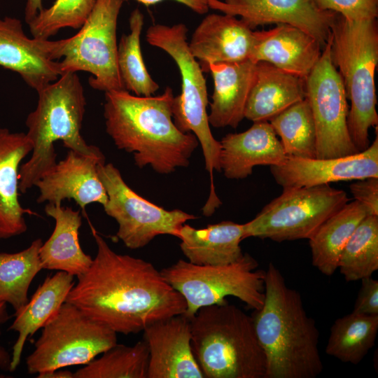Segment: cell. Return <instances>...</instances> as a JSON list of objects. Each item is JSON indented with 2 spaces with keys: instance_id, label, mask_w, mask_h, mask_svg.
I'll list each match as a JSON object with an SVG mask.
<instances>
[{
  "instance_id": "25",
  "label": "cell",
  "mask_w": 378,
  "mask_h": 378,
  "mask_svg": "<svg viewBox=\"0 0 378 378\" xmlns=\"http://www.w3.org/2000/svg\"><path fill=\"white\" fill-rule=\"evenodd\" d=\"M306 98V78L282 71L265 62L256 65L244 118L253 122L269 121Z\"/></svg>"
},
{
  "instance_id": "19",
  "label": "cell",
  "mask_w": 378,
  "mask_h": 378,
  "mask_svg": "<svg viewBox=\"0 0 378 378\" xmlns=\"http://www.w3.org/2000/svg\"><path fill=\"white\" fill-rule=\"evenodd\" d=\"M255 31L228 14L207 15L192 34L188 48L203 72L216 63L241 62L251 57Z\"/></svg>"
},
{
  "instance_id": "41",
  "label": "cell",
  "mask_w": 378,
  "mask_h": 378,
  "mask_svg": "<svg viewBox=\"0 0 378 378\" xmlns=\"http://www.w3.org/2000/svg\"><path fill=\"white\" fill-rule=\"evenodd\" d=\"M43 8L42 0H27L24 8L26 22L29 23Z\"/></svg>"
},
{
  "instance_id": "10",
  "label": "cell",
  "mask_w": 378,
  "mask_h": 378,
  "mask_svg": "<svg viewBox=\"0 0 378 378\" xmlns=\"http://www.w3.org/2000/svg\"><path fill=\"white\" fill-rule=\"evenodd\" d=\"M26 358L27 372L85 365L117 344V333L65 302L41 328Z\"/></svg>"
},
{
  "instance_id": "4",
  "label": "cell",
  "mask_w": 378,
  "mask_h": 378,
  "mask_svg": "<svg viewBox=\"0 0 378 378\" xmlns=\"http://www.w3.org/2000/svg\"><path fill=\"white\" fill-rule=\"evenodd\" d=\"M36 108L26 119L31 157L20 167L19 190L25 193L57 163L55 143L79 154L103 156L101 150L88 145L81 135L86 100L79 77L66 72L37 92Z\"/></svg>"
},
{
  "instance_id": "28",
  "label": "cell",
  "mask_w": 378,
  "mask_h": 378,
  "mask_svg": "<svg viewBox=\"0 0 378 378\" xmlns=\"http://www.w3.org/2000/svg\"><path fill=\"white\" fill-rule=\"evenodd\" d=\"M368 215L366 209L358 202H348L326 219L308 239L312 263L323 274L332 276L337 270L345 244Z\"/></svg>"
},
{
  "instance_id": "15",
  "label": "cell",
  "mask_w": 378,
  "mask_h": 378,
  "mask_svg": "<svg viewBox=\"0 0 378 378\" xmlns=\"http://www.w3.org/2000/svg\"><path fill=\"white\" fill-rule=\"evenodd\" d=\"M270 169L283 189L378 178V127L373 142L354 155L331 158L287 157L282 164Z\"/></svg>"
},
{
  "instance_id": "20",
  "label": "cell",
  "mask_w": 378,
  "mask_h": 378,
  "mask_svg": "<svg viewBox=\"0 0 378 378\" xmlns=\"http://www.w3.org/2000/svg\"><path fill=\"white\" fill-rule=\"evenodd\" d=\"M220 172L228 179H244L255 167L282 164L287 156L268 121L253 122L247 130L230 133L220 141Z\"/></svg>"
},
{
  "instance_id": "7",
  "label": "cell",
  "mask_w": 378,
  "mask_h": 378,
  "mask_svg": "<svg viewBox=\"0 0 378 378\" xmlns=\"http://www.w3.org/2000/svg\"><path fill=\"white\" fill-rule=\"evenodd\" d=\"M188 29L183 23L150 26L146 38L148 44L162 49L175 62L181 78V93L174 97L173 120L178 129L195 135L204 155L205 169L211 179L210 197L216 196L214 171L220 172V143L213 136L206 111L207 87L203 71L190 52L187 41Z\"/></svg>"
},
{
  "instance_id": "8",
  "label": "cell",
  "mask_w": 378,
  "mask_h": 378,
  "mask_svg": "<svg viewBox=\"0 0 378 378\" xmlns=\"http://www.w3.org/2000/svg\"><path fill=\"white\" fill-rule=\"evenodd\" d=\"M248 253L227 265H200L182 259L160 270L164 279L185 299L190 320L202 307L223 304L234 297L253 310L265 300V271Z\"/></svg>"
},
{
  "instance_id": "21",
  "label": "cell",
  "mask_w": 378,
  "mask_h": 378,
  "mask_svg": "<svg viewBox=\"0 0 378 378\" xmlns=\"http://www.w3.org/2000/svg\"><path fill=\"white\" fill-rule=\"evenodd\" d=\"M323 47L313 36L287 24H278L269 30L255 31L253 62H267L286 72L302 78L312 71Z\"/></svg>"
},
{
  "instance_id": "3",
  "label": "cell",
  "mask_w": 378,
  "mask_h": 378,
  "mask_svg": "<svg viewBox=\"0 0 378 378\" xmlns=\"http://www.w3.org/2000/svg\"><path fill=\"white\" fill-rule=\"evenodd\" d=\"M252 318L266 358V378H316L322 372L316 322L272 262L265 271L263 304Z\"/></svg>"
},
{
  "instance_id": "12",
  "label": "cell",
  "mask_w": 378,
  "mask_h": 378,
  "mask_svg": "<svg viewBox=\"0 0 378 378\" xmlns=\"http://www.w3.org/2000/svg\"><path fill=\"white\" fill-rule=\"evenodd\" d=\"M97 172L108 196L104 210L115 220L116 236L130 249L143 248L161 234L178 238L183 225L197 218L180 209L166 210L142 197L112 163L99 164Z\"/></svg>"
},
{
  "instance_id": "33",
  "label": "cell",
  "mask_w": 378,
  "mask_h": 378,
  "mask_svg": "<svg viewBox=\"0 0 378 378\" xmlns=\"http://www.w3.org/2000/svg\"><path fill=\"white\" fill-rule=\"evenodd\" d=\"M149 351L143 340L132 346L118 344L74 373V378H148Z\"/></svg>"
},
{
  "instance_id": "17",
  "label": "cell",
  "mask_w": 378,
  "mask_h": 378,
  "mask_svg": "<svg viewBox=\"0 0 378 378\" xmlns=\"http://www.w3.org/2000/svg\"><path fill=\"white\" fill-rule=\"evenodd\" d=\"M102 162H105L104 155L88 156L69 150L65 158L36 183L39 190L36 202L57 204L72 199L83 212L91 203L105 205L108 196L97 172Z\"/></svg>"
},
{
  "instance_id": "1",
  "label": "cell",
  "mask_w": 378,
  "mask_h": 378,
  "mask_svg": "<svg viewBox=\"0 0 378 378\" xmlns=\"http://www.w3.org/2000/svg\"><path fill=\"white\" fill-rule=\"evenodd\" d=\"M92 234L96 255L90 267L77 276L66 302L124 335L185 314V299L151 262L117 253L93 228Z\"/></svg>"
},
{
  "instance_id": "2",
  "label": "cell",
  "mask_w": 378,
  "mask_h": 378,
  "mask_svg": "<svg viewBox=\"0 0 378 378\" xmlns=\"http://www.w3.org/2000/svg\"><path fill=\"white\" fill-rule=\"evenodd\" d=\"M174 97L169 87L157 96H138L126 90L105 92L106 133L118 149L133 153L139 168L150 166L169 174L190 164L199 141L174 124Z\"/></svg>"
},
{
  "instance_id": "39",
  "label": "cell",
  "mask_w": 378,
  "mask_h": 378,
  "mask_svg": "<svg viewBox=\"0 0 378 378\" xmlns=\"http://www.w3.org/2000/svg\"><path fill=\"white\" fill-rule=\"evenodd\" d=\"M9 318L7 312V304L0 302V370L4 371H10V365L11 361V354L1 344V326Z\"/></svg>"
},
{
  "instance_id": "30",
  "label": "cell",
  "mask_w": 378,
  "mask_h": 378,
  "mask_svg": "<svg viewBox=\"0 0 378 378\" xmlns=\"http://www.w3.org/2000/svg\"><path fill=\"white\" fill-rule=\"evenodd\" d=\"M42 244L38 238L20 251L0 252V302L9 304L15 312L28 302L30 285L43 270L39 257Z\"/></svg>"
},
{
  "instance_id": "11",
  "label": "cell",
  "mask_w": 378,
  "mask_h": 378,
  "mask_svg": "<svg viewBox=\"0 0 378 378\" xmlns=\"http://www.w3.org/2000/svg\"><path fill=\"white\" fill-rule=\"evenodd\" d=\"M348 202L344 190L330 184L283 189L254 218L244 223V239L258 237L277 242L309 239Z\"/></svg>"
},
{
  "instance_id": "36",
  "label": "cell",
  "mask_w": 378,
  "mask_h": 378,
  "mask_svg": "<svg viewBox=\"0 0 378 378\" xmlns=\"http://www.w3.org/2000/svg\"><path fill=\"white\" fill-rule=\"evenodd\" d=\"M317 6L341 15L349 20L377 18L378 0H314Z\"/></svg>"
},
{
  "instance_id": "24",
  "label": "cell",
  "mask_w": 378,
  "mask_h": 378,
  "mask_svg": "<svg viewBox=\"0 0 378 378\" xmlns=\"http://www.w3.org/2000/svg\"><path fill=\"white\" fill-rule=\"evenodd\" d=\"M45 212L55 220V227L39 250L42 269L80 276L90 267L93 259L83 251L80 244L78 234L82 225L80 211L62 207L61 203H48Z\"/></svg>"
},
{
  "instance_id": "27",
  "label": "cell",
  "mask_w": 378,
  "mask_h": 378,
  "mask_svg": "<svg viewBox=\"0 0 378 378\" xmlns=\"http://www.w3.org/2000/svg\"><path fill=\"white\" fill-rule=\"evenodd\" d=\"M244 224L222 221L196 229L183 224L179 232L180 248L191 263L220 265L242 258L240 244L244 239Z\"/></svg>"
},
{
  "instance_id": "23",
  "label": "cell",
  "mask_w": 378,
  "mask_h": 378,
  "mask_svg": "<svg viewBox=\"0 0 378 378\" xmlns=\"http://www.w3.org/2000/svg\"><path fill=\"white\" fill-rule=\"evenodd\" d=\"M257 63L250 59L209 66L214 80V92L208 114L215 128H237L244 118V111L253 83Z\"/></svg>"
},
{
  "instance_id": "16",
  "label": "cell",
  "mask_w": 378,
  "mask_h": 378,
  "mask_svg": "<svg viewBox=\"0 0 378 378\" xmlns=\"http://www.w3.org/2000/svg\"><path fill=\"white\" fill-rule=\"evenodd\" d=\"M149 351L148 378H204L191 344L184 314L155 322L144 330Z\"/></svg>"
},
{
  "instance_id": "31",
  "label": "cell",
  "mask_w": 378,
  "mask_h": 378,
  "mask_svg": "<svg viewBox=\"0 0 378 378\" xmlns=\"http://www.w3.org/2000/svg\"><path fill=\"white\" fill-rule=\"evenodd\" d=\"M130 32L123 34L118 44L117 62L125 90L138 96L153 95L159 85L152 78L146 66L140 45L144 24L142 13L134 9L129 19Z\"/></svg>"
},
{
  "instance_id": "29",
  "label": "cell",
  "mask_w": 378,
  "mask_h": 378,
  "mask_svg": "<svg viewBox=\"0 0 378 378\" xmlns=\"http://www.w3.org/2000/svg\"><path fill=\"white\" fill-rule=\"evenodd\" d=\"M378 315L352 312L332 325L326 352L343 363H360L374 346Z\"/></svg>"
},
{
  "instance_id": "22",
  "label": "cell",
  "mask_w": 378,
  "mask_h": 378,
  "mask_svg": "<svg viewBox=\"0 0 378 378\" xmlns=\"http://www.w3.org/2000/svg\"><path fill=\"white\" fill-rule=\"evenodd\" d=\"M32 148L25 133L0 128V239L24 233L27 230L24 215H36L19 201L20 163Z\"/></svg>"
},
{
  "instance_id": "5",
  "label": "cell",
  "mask_w": 378,
  "mask_h": 378,
  "mask_svg": "<svg viewBox=\"0 0 378 378\" xmlns=\"http://www.w3.org/2000/svg\"><path fill=\"white\" fill-rule=\"evenodd\" d=\"M191 344L206 378H266L267 361L252 316L227 301L190 320Z\"/></svg>"
},
{
  "instance_id": "13",
  "label": "cell",
  "mask_w": 378,
  "mask_h": 378,
  "mask_svg": "<svg viewBox=\"0 0 378 378\" xmlns=\"http://www.w3.org/2000/svg\"><path fill=\"white\" fill-rule=\"evenodd\" d=\"M330 36L306 78V99L314 120L316 158H331L359 153L347 126L349 106L342 78L332 63Z\"/></svg>"
},
{
  "instance_id": "14",
  "label": "cell",
  "mask_w": 378,
  "mask_h": 378,
  "mask_svg": "<svg viewBox=\"0 0 378 378\" xmlns=\"http://www.w3.org/2000/svg\"><path fill=\"white\" fill-rule=\"evenodd\" d=\"M209 8L239 17L252 29L270 24L298 27L324 48L337 13L320 9L314 0H206Z\"/></svg>"
},
{
  "instance_id": "42",
  "label": "cell",
  "mask_w": 378,
  "mask_h": 378,
  "mask_svg": "<svg viewBox=\"0 0 378 378\" xmlns=\"http://www.w3.org/2000/svg\"><path fill=\"white\" fill-rule=\"evenodd\" d=\"M36 375L37 378H74V373L64 368L47 371Z\"/></svg>"
},
{
  "instance_id": "26",
  "label": "cell",
  "mask_w": 378,
  "mask_h": 378,
  "mask_svg": "<svg viewBox=\"0 0 378 378\" xmlns=\"http://www.w3.org/2000/svg\"><path fill=\"white\" fill-rule=\"evenodd\" d=\"M74 277L62 271L47 276L30 300L15 312L9 330L16 332L18 337L13 346L10 372L15 371L20 365L27 339L41 329L66 302L75 283Z\"/></svg>"
},
{
  "instance_id": "37",
  "label": "cell",
  "mask_w": 378,
  "mask_h": 378,
  "mask_svg": "<svg viewBox=\"0 0 378 378\" xmlns=\"http://www.w3.org/2000/svg\"><path fill=\"white\" fill-rule=\"evenodd\" d=\"M354 200L361 204L368 215L378 216V178L356 180L350 185Z\"/></svg>"
},
{
  "instance_id": "35",
  "label": "cell",
  "mask_w": 378,
  "mask_h": 378,
  "mask_svg": "<svg viewBox=\"0 0 378 378\" xmlns=\"http://www.w3.org/2000/svg\"><path fill=\"white\" fill-rule=\"evenodd\" d=\"M95 2L96 0H55L28 23L32 37L49 39L63 28L80 29Z\"/></svg>"
},
{
  "instance_id": "9",
  "label": "cell",
  "mask_w": 378,
  "mask_h": 378,
  "mask_svg": "<svg viewBox=\"0 0 378 378\" xmlns=\"http://www.w3.org/2000/svg\"><path fill=\"white\" fill-rule=\"evenodd\" d=\"M125 0H96L80 31L53 41L52 55L62 74L87 71L90 85L98 90H125L117 62V23ZM61 74V75H62Z\"/></svg>"
},
{
  "instance_id": "6",
  "label": "cell",
  "mask_w": 378,
  "mask_h": 378,
  "mask_svg": "<svg viewBox=\"0 0 378 378\" xmlns=\"http://www.w3.org/2000/svg\"><path fill=\"white\" fill-rule=\"evenodd\" d=\"M330 55L351 102L347 126L358 152L370 146L369 130L378 126L374 83L378 63L377 18L349 20L337 14L331 27Z\"/></svg>"
},
{
  "instance_id": "38",
  "label": "cell",
  "mask_w": 378,
  "mask_h": 378,
  "mask_svg": "<svg viewBox=\"0 0 378 378\" xmlns=\"http://www.w3.org/2000/svg\"><path fill=\"white\" fill-rule=\"evenodd\" d=\"M354 306V312L378 315V281L371 276L362 279Z\"/></svg>"
},
{
  "instance_id": "34",
  "label": "cell",
  "mask_w": 378,
  "mask_h": 378,
  "mask_svg": "<svg viewBox=\"0 0 378 378\" xmlns=\"http://www.w3.org/2000/svg\"><path fill=\"white\" fill-rule=\"evenodd\" d=\"M347 282L378 270V216L368 215L354 230L340 257L338 268Z\"/></svg>"
},
{
  "instance_id": "40",
  "label": "cell",
  "mask_w": 378,
  "mask_h": 378,
  "mask_svg": "<svg viewBox=\"0 0 378 378\" xmlns=\"http://www.w3.org/2000/svg\"><path fill=\"white\" fill-rule=\"evenodd\" d=\"M148 6L158 4L164 0H136ZM186 6L197 14L206 13L209 9L206 0H173Z\"/></svg>"
},
{
  "instance_id": "18",
  "label": "cell",
  "mask_w": 378,
  "mask_h": 378,
  "mask_svg": "<svg viewBox=\"0 0 378 378\" xmlns=\"http://www.w3.org/2000/svg\"><path fill=\"white\" fill-rule=\"evenodd\" d=\"M52 46L49 39L27 37L20 20L0 18V66L18 73L36 92L62 74Z\"/></svg>"
},
{
  "instance_id": "32",
  "label": "cell",
  "mask_w": 378,
  "mask_h": 378,
  "mask_svg": "<svg viewBox=\"0 0 378 378\" xmlns=\"http://www.w3.org/2000/svg\"><path fill=\"white\" fill-rule=\"evenodd\" d=\"M287 157L316 158V134L307 99L290 106L268 121Z\"/></svg>"
}]
</instances>
